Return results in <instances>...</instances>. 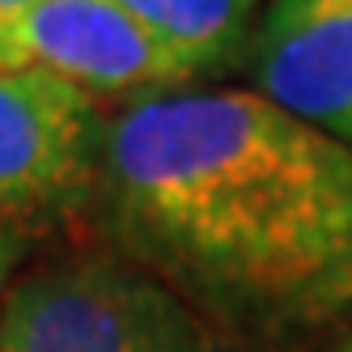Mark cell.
Masks as SVG:
<instances>
[{
	"label": "cell",
	"instance_id": "1",
	"mask_svg": "<svg viewBox=\"0 0 352 352\" xmlns=\"http://www.w3.org/2000/svg\"><path fill=\"white\" fill-rule=\"evenodd\" d=\"M89 212L115 255L238 340H306L352 314V148L255 89L115 111Z\"/></svg>",
	"mask_w": 352,
	"mask_h": 352
},
{
	"label": "cell",
	"instance_id": "2",
	"mask_svg": "<svg viewBox=\"0 0 352 352\" xmlns=\"http://www.w3.org/2000/svg\"><path fill=\"white\" fill-rule=\"evenodd\" d=\"M0 352H246L204 310L115 250L21 267L0 306Z\"/></svg>",
	"mask_w": 352,
	"mask_h": 352
},
{
	"label": "cell",
	"instance_id": "3",
	"mask_svg": "<svg viewBox=\"0 0 352 352\" xmlns=\"http://www.w3.org/2000/svg\"><path fill=\"white\" fill-rule=\"evenodd\" d=\"M107 111L47 68H0V225L34 234L89 212Z\"/></svg>",
	"mask_w": 352,
	"mask_h": 352
},
{
	"label": "cell",
	"instance_id": "4",
	"mask_svg": "<svg viewBox=\"0 0 352 352\" xmlns=\"http://www.w3.org/2000/svg\"><path fill=\"white\" fill-rule=\"evenodd\" d=\"M0 68H47L119 111L191 89L115 0H43L0 30Z\"/></svg>",
	"mask_w": 352,
	"mask_h": 352
},
{
	"label": "cell",
	"instance_id": "5",
	"mask_svg": "<svg viewBox=\"0 0 352 352\" xmlns=\"http://www.w3.org/2000/svg\"><path fill=\"white\" fill-rule=\"evenodd\" d=\"M250 85L352 148V0H267Z\"/></svg>",
	"mask_w": 352,
	"mask_h": 352
},
{
	"label": "cell",
	"instance_id": "6",
	"mask_svg": "<svg viewBox=\"0 0 352 352\" xmlns=\"http://www.w3.org/2000/svg\"><path fill=\"white\" fill-rule=\"evenodd\" d=\"M187 85L250 64L263 0H115Z\"/></svg>",
	"mask_w": 352,
	"mask_h": 352
},
{
	"label": "cell",
	"instance_id": "7",
	"mask_svg": "<svg viewBox=\"0 0 352 352\" xmlns=\"http://www.w3.org/2000/svg\"><path fill=\"white\" fill-rule=\"evenodd\" d=\"M26 250H30V234L13 230V225H0V306H5V293L9 285L21 276V263H26Z\"/></svg>",
	"mask_w": 352,
	"mask_h": 352
},
{
	"label": "cell",
	"instance_id": "8",
	"mask_svg": "<svg viewBox=\"0 0 352 352\" xmlns=\"http://www.w3.org/2000/svg\"><path fill=\"white\" fill-rule=\"evenodd\" d=\"M34 5H43V0H0V30L13 26V21H21Z\"/></svg>",
	"mask_w": 352,
	"mask_h": 352
},
{
	"label": "cell",
	"instance_id": "9",
	"mask_svg": "<svg viewBox=\"0 0 352 352\" xmlns=\"http://www.w3.org/2000/svg\"><path fill=\"white\" fill-rule=\"evenodd\" d=\"M318 352H352V331H348V336H340V340H331V344H322Z\"/></svg>",
	"mask_w": 352,
	"mask_h": 352
}]
</instances>
